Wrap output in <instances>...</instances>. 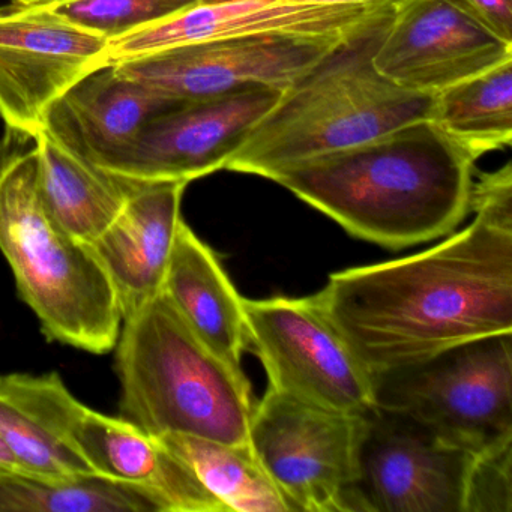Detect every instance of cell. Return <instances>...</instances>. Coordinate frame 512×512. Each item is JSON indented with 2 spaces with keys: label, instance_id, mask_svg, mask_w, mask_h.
Here are the masks:
<instances>
[{
  "label": "cell",
  "instance_id": "obj_1",
  "mask_svg": "<svg viewBox=\"0 0 512 512\" xmlns=\"http://www.w3.org/2000/svg\"><path fill=\"white\" fill-rule=\"evenodd\" d=\"M316 298L371 374L512 334V227L475 214L422 253L329 275Z\"/></svg>",
  "mask_w": 512,
  "mask_h": 512
},
{
  "label": "cell",
  "instance_id": "obj_2",
  "mask_svg": "<svg viewBox=\"0 0 512 512\" xmlns=\"http://www.w3.org/2000/svg\"><path fill=\"white\" fill-rule=\"evenodd\" d=\"M475 158L431 119L284 167L271 181L389 250L451 235L470 212Z\"/></svg>",
  "mask_w": 512,
  "mask_h": 512
},
{
  "label": "cell",
  "instance_id": "obj_3",
  "mask_svg": "<svg viewBox=\"0 0 512 512\" xmlns=\"http://www.w3.org/2000/svg\"><path fill=\"white\" fill-rule=\"evenodd\" d=\"M394 10L379 11L347 32L286 86L226 170L271 179L290 164L431 119L436 95L400 88L374 65Z\"/></svg>",
  "mask_w": 512,
  "mask_h": 512
},
{
  "label": "cell",
  "instance_id": "obj_4",
  "mask_svg": "<svg viewBox=\"0 0 512 512\" xmlns=\"http://www.w3.org/2000/svg\"><path fill=\"white\" fill-rule=\"evenodd\" d=\"M0 253L47 341L94 355L115 349L124 317L112 283L47 212L35 136L11 128L0 137Z\"/></svg>",
  "mask_w": 512,
  "mask_h": 512
},
{
  "label": "cell",
  "instance_id": "obj_5",
  "mask_svg": "<svg viewBox=\"0 0 512 512\" xmlns=\"http://www.w3.org/2000/svg\"><path fill=\"white\" fill-rule=\"evenodd\" d=\"M113 350L119 416L152 437L248 443L256 407L250 380L212 352L163 293L122 320Z\"/></svg>",
  "mask_w": 512,
  "mask_h": 512
},
{
  "label": "cell",
  "instance_id": "obj_6",
  "mask_svg": "<svg viewBox=\"0 0 512 512\" xmlns=\"http://www.w3.org/2000/svg\"><path fill=\"white\" fill-rule=\"evenodd\" d=\"M373 376L374 406L478 455L512 443V334L488 335Z\"/></svg>",
  "mask_w": 512,
  "mask_h": 512
},
{
  "label": "cell",
  "instance_id": "obj_7",
  "mask_svg": "<svg viewBox=\"0 0 512 512\" xmlns=\"http://www.w3.org/2000/svg\"><path fill=\"white\" fill-rule=\"evenodd\" d=\"M0 391L77 452L95 475L142 488L160 512H227L160 439L122 416L92 410L74 397L58 373L5 374Z\"/></svg>",
  "mask_w": 512,
  "mask_h": 512
},
{
  "label": "cell",
  "instance_id": "obj_8",
  "mask_svg": "<svg viewBox=\"0 0 512 512\" xmlns=\"http://www.w3.org/2000/svg\"><path fill=\"white\" fill-rule=\"evenodd\" d=\"M242 307L247 350L265 367L268 388L349 415L374 406L373 376L316 295L242 298Z\"/></svg>",
  "mask_w": 512,
  "mask_h": 512
},
{
  "label": "cell",
  "instance_id": "obj_9",
  "mask_svg": "<svg viewBox=\"0 0 512 512\" xmlns=\"http://www.w3.org/2000/svg\"><path fill=\"white\" fill-rule=\"evenodd\" d=\"M362 415L271 388L256 401L248 443L290 512H352Z\"/></svg>",
  "mask_w": 512,
  "mask_h": 512
},
{
  "label": "cell",
  "instance_id": "obj_10",
  "mask_svg": "<svg viewBox=\"0 0 512 512\" xmlns=\"http://www.w3.org/2000/svg\"><path fill=\"white\" fill-rule=\"evenodd\" d=\"M473 457L418 419L373 406L362 415L352 512H463Z\"/></svg>",
  "mask_w": 512,
  "mask_h": 512
},
{
  "label": "cell",
  "instance_id": "obj_11",
  "mask_svg": "<svg viewBox=\"0 0 512 512\" xmlns=\"http://www.w3.org/2000/svg\"><path fill=\"white\" fill-rule=\"evenodd\" d=\"M344 35H241L113 65L119 73L170 100H202L251 86L284 89Z\"/></svg>",
  "mask_w": 512,
  "mask_h": 512
},
{
  "label": "cell",
  "instance_id": "obj_12",
  "mask_svg": "<svg viewBox=\"0 0 512 512\" xmlns=\"http://www.w3.org/2000/svg\"><path fill=\"white\" fill-rule=\"evenodd\" d=\"M109 40L53 10L0 8V118L37 136L47 109L106 64Z\"/></svg>",
  "mask_w": 512,
  "mask_h": 512
},
{
  "label": "cell",
  "instance_id": "obj_13",
  "mask_svg": "<svg viewBox=\"0 0 512 512\" xmlns=\"http://www.w3.org/2000/svg\"><path fill=\"white\" fill-rule=\"evenodd\" d=\"M283 89L251 86L184 101L155 116L125 152L113 175L133 181H182L226 169Z\"/></svg>",
  "mask_w": 512,
  "mask_h": 512
},
{
  "label": "cell",
  "instance_id": "obj_14",
  "mask_svg": "<svg viewBox=\"0 0 512 512\" xmlns=\"http://www.w3.org/2000/svg\"><path fill=\"white\" fill-rule=\"evenodd\" d=\"M511 59L512 43L452 0H403L374 65L400 88L436 95Z\"/></svg>",
  "mask_w": 512,
  "mask_h": 512
},
{
  "label": "cell",
  "instance_id": "obj_15",
  "mask_svg": "<svg viewBox=\"0 0 512 512\" xmlns=\"http://www.w3.org/2000/svg\"><path fill=\"white\" fill-rule=\"evenodd\" d=\"M382 10L386 8L313 4L301 0H238L229 4H199L163 22L110 40L106 64H122L176 47L241 35L266 32L343 35Z\"/></svg>",
  "mask_w": 512,
  "mask_h": 512
},
{
  "label": "cell",
  "instance_id": "obj_16",
  "mask_svg": "<svg viewBox=\"0 0 512 512\" xmlns=\"http://www.w3.org/2000/svg\"><path fill=\"white\" fill-rule=\"evenodd\" d=\"M179 103L184 101L163 97L104 64L47 109L40 131L85 163L113 173L143 127Z\"/></svg>",
  "mask_w": 512,
  "mask_h": 512
},
{
  "label": "cell",
  "instance_id": "obj_17",
  "mask_svg": "<svg viewBox=\"0 0 512 512\" xmlns=\"http://www.w3.org/2000/svg\"><path fill=\"white\" fill-rule=\"evenodd\" d=\"M187 182H137L118 217L89 244L130 316L161 292L176 233L181 226Z\"/></svg>",
  "mask_w": 512,
  "mask_h": 512
},
{
  "label": "cell",
  "instance_id": "obj_18",
  "mask_svg": "<svg viewBox=\"0 0 512 512\" xmlns=\"http://www.w3.org/2000/svg\"><path fill=\"white\" fill-rule=\"evenodd\" d=\"M161 293L194 334L221 359L242 370L247 329L242 296L220 259L182 220Z\"/></svg>",
  "mask_w": 512,
  "mask_h": 512
},
{
  "label": "cell",
  "instance_id": "obj_19",
  "mask_svg": "<svg viewBox=\"0 0 512 512\" xmlns=\"http://www.w3.org/2000/svg\"><path fill=\"white\" fill-rule=\"evenodd\" d=\"M35 143L38 187L47 212L77 242L92 244L118 217L139 181L85 163L43 131Z\"/></svg>",
  "mask_w": 512,
  "mask_h": 512
},
{
  "label": "cell",
  "instance_id": "obj_20",
  "mask_svg": "<svg viewBox=\"0 0 512 512\" xmlns=\"http://www.w3.org/2000/svg\"><path fill=\"white\" fill-rule=\"evenodd\" d=\"M157 439L193 470L227 512H290L250 443H226L181 433Z\"/></svg>",
  "mask_w": 512,
  "mask_h": 512
},
{
  "label": "cell",
  "instance_id": "obj_21",
  "mask_svg": "<svg viewBox=\"0 0 512 512\" xmlns=\"http://www.w3.org/2000/svg\"><path fill=\"white\" fill-rule=\"evenodd\" d=\"M431 121L475 160L511 145L512 59L436 94Z\"/></svg>",
  "mask_w": 512,
  "mask_h": 512
},
{
  "label": "cell",
  "instance_id": "obj_22",
  "mask_svg": "<svg viewBox=\"0 0 512 512\" xmlns=\"http://www.w3.org/2000/svg\"><path fill=\"white\" fill-rule=\"evenodd\" d=\"M0 512H160L142 488L98 475L47 481L0 472Z\"/></svg>",
  "mask_w": 512,
  "mask_h": 512
},
{
  "label": "cell",
  "instance_id": "obj_23",
  "mask_svg": "<svg viewBox=\"0 0 512 512\" xmlns=\"http://www.w3.org/2000/svg\"><path fill=\"white\" fill-rule=\"evenodd\" d=\"M0 437L19 461L23 473L56 482L95 475L77 452L53 436L29 410L2 391Z\"/></svg>",
  "mask_w": 512,
  "mask_h": 512
},
{
  "label": "cell",
  "instance_id": "obj_24",
  "mask_svg": "<svg viewBox=\"0 0 512 512\" xmlns=\"http://www.w3.org/2000/svg\"><path fill=\"white\" fill-rule=\"evenodd\" d=\"M200 2L202 0H73L53 11L110 41L170 19Z\"/></svg>",
  "mask_w": 512,
  "mask_h": 512
},
{
  "label": "cell",
  "instance_id": "obj_25",
  "mask_svg": "<svg viewBox=\"0 0 512 512\" xmlns=\"http://www.w3.org/2000/svg\"><path fill=\"white\" fill-rule=\"evenodd\" d=\"M512 511V443L473 457L463 512Z\"/></svg>",
  "mask_w": 512,
  "mask_h": 512
},
{
  "label": "cell",
  "instance_id": "obj_26",
  "mask_svg": "<svg viewBox=\"0 0 512 512\" xmlns=\"http://www.w3.org/2000/svg\"><path fill=\"white\" fill-rule=\"evenodd\" d=\"M470 212L512 227V164L481 173L470 191Z\"/></svg>",
  "mask_w": 512,
  "mask_h": 512
},
{
  "label": "cell",
  "instance_id": "obj_27",
  "mask_svg": "<svg viewBox=\"0 0 512 512\" xmlns=\"http://www.w3.org/2000/svg\"><path fill=\"white\" fill-rule=\"evenodd\" d=\"M506 43H512V0H452Z\"/></svg>",
  "mask_w": 512,
  "mask_h": 512
},
{
  "label": "cell",
  "instance_id": "obj_28",
  "mask_svg": "<svg viewBox=\"0 0 512 512\" xmlns=\"http://www.w3.org/2000/svg\"><path fill=\"white\" fill-rule=\"evenodd\" d=\"M301 2H313V4H337L358 5L367 8H392L397 7L403 0H301Z\"/></svg>",
  "mask_w": 512,
  "mask_h": 512
},
{
  "label": "cell",
  "instance_id": "obj_29",
  "mask_svg": "<svg viewBox=\"0 0 512 512\" xmlns=\"http://www.w3.org/2000/svg\"><path fill=\"white\" fill-rule=\"evenodd\" d=\"M0 472H22L19 461L2 437H0Z\"/></svg>",
  "mask_w": 512,
  "mask_h": 512
},
{
  "label": "cell",
  "instance_id": "obj_30",
  "mask_svg": "<svg viewBox=\"0 0 512 512\" xmlns=\"http://www.w3.org/2000/svg\"><path fill=\"white\" fill-rule=\"evenodd\" d=\"M73 0H14V4L20 7L40 8V10H53V8L62 7L70 4Z\"/></svg>",
  "mask_w": 512,
  "mask_h": 512
},
{
  "label": "cell",
  "instance_id": "obj_31",
  "mask_svg": "<svg viewBox=\"0 0 512 512\" xmlns=\"http://www.w3.org/2000/svg\"><path fill=\"white\" fill-rule=\"evenodd\" d=\"M229 2H238V0H202L203 5L229 4Z\"/></svg>",
  "mask_w": 512,
  "mask_h": 512
}]
</instances>
